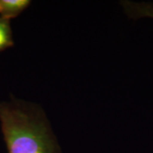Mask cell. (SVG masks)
Listing matches in <instances>:
<instances>
[{
  "instance_id": "7a4b0ae2",
  "label": "cell",
  "mask_w": 153,
  "mask_h": 153,
  "mask_svg": "<svg viewBox=\"0 0 153 153\" xmlns=\"http://www.w3.org/2000/svg\"><path fill=\"white\" fill-rule=\"evenodd\" d=\"M123 6L126 15L133 19L140 18H152L153 19V4L146 2H134V1H122Z\"/></svg>"
},
{
  "instance_id": "277c9868",
  "label": "cell",
  "mask_w": 153,
  "mask_h": 153,
  "mask_svg": "<svg viewBox=\"0 0 153 153\" xmlns=\"http://www.w3.org/2000/svg\"><path fill=\"white\" fill-rule=\"evenodd\" d=\"M13 44L10 21L0 17V52L13 46Z\"/></svg>"
},
{
  "instance_id": "3957f363",
  "label": "cell",
  "mask_w": 153,
  "mask_h": 153,
  "mask_svg": "<svg viewBox=\"0 0 153 153\" xmlns=\"http://www.w3.org/2000/svg\"><path fill=\"white\" fill-rule=\"evenodd\" d=\"M30 4L28 0H0V17L10 21L19 16Z\"/></svg>"
},
{
  "instance_id": "6da1fadb",
  "label": "cell",
  "mask_w": 153,
  "mask_h": 153,
  "mask_svg": "<svg viewBox=\"0 0 153 153\" xmlns=\"http://www.w3.org/2000/svg\"><path fill=\"white\" fill-rule=\"evenodd\" d=\"M0 123L8 153H61L44 113L12 100L0 102Z\"/></svg>"
}]
</instances>
